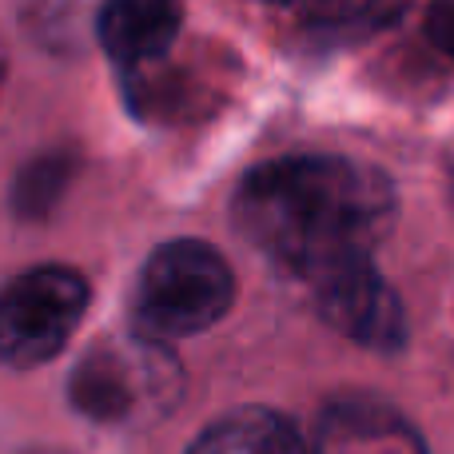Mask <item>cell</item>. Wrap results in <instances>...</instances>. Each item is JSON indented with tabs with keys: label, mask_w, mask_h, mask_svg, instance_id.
Masks as SVG:
<instances>
[{
	"label": "cell",
	"mask_w": 454,
	"mask_h": 454,
	"mask_svg": "<svg viewBox=\"0 0 454 454\" xmlns=\"http://www.w3.org/2000/svg\"><path fill=\"white\" fill-rule=\"evenodd\" d=\"M311 299L319 319L351 343L371 347V351H399L407 343V311L395 287L379 275L375 259L351 263L331 279L315 283Z\"/></svg>",
	"instance_id": "5"
},
{
	"label": "cell",
	"mask_w": 454,
	"mask_h": 454,
	"mask_svg": "<svg viewBox=\"0 0 454 454\" xmlns=\"http://www.w3.org/2000/svg\"><path fill=\"white\" fill-rule=\"evenodd\" d=\"M4 72H8V56H4V44H0V88H4Z\"/></svg>",
	"instance_id": "12"
},
{
	"label": "cell",
	"mask_w": 454,
	"mask_h": 454,
	"mask_svg": "<svg viewBox=\"0 0 454 454\" xmlns=\"http://www.w3.org/2000/svg\"><path fill=\"white\" fill-rule=\"evenodd\" d=\"M188 454H311L291 419L267 407H239L215 419Z\"/></svg>",
	"instance_id": "8"
},
{
	"label": "cell",
	"mask_w": 454,
	"mask_h": 454,
	"mask_svg": "<svg viewBox=\"0 0 454 454\" xmlns=\"http://www.w3.org/2000/svg\"><path fill=\"white\" fill-rule=\"evenodd\" d=\"M28 454H56V450H28Z\"/></svg>",
	"instance_id": "13"
},
{
	"label": "cell",
	"mask_w": 454,
	"mask_h": 454,
	"mask_svg": "<svg viewBox=\"0 0 454 454\" xmlns=\"http://www.w3.org/2000/svg\"><path fill=\"white\" fill-rule=\"evenodd\" d=\"M92 303L76 267L44 263L0 287V363L16 371L44 367L68 347Z\"/></svg>",
	"instance_id": "4"
},
{
	"label": "cell",
	"mask_w": 454,
	"mask_h": 454,
	"mask_svg": "<svg viewBox=\"0 0 454 454\" xmlns=\"http://www.w3.org/2000/svg\"><path fill=\"white\" fill-rule=\"evenodd\" d=\"M235 303L231 263L204 239H172L148 255L132 291V331L152 343L204 335Z\"/></svg>",
	"instance_id": "2"
},
{
	"label": "cell",
	"mask_w": 454,
	"mask_h": 454,
	"mask_svg": "<svg viewBox=\"0 0 454 454\" xmlns=\"http://www.w3.org/2000/svg\"><path fill=\"white\" fill-rule=\"evenodd\" d=\"M271 4L307 16L315 24H335V20H351V16L367 12L375 0H271Z\"/></svg>",
	"instance_id": "10"
},
{
	"label": "cell",
	"mask_w": 454,
	"mask_h": 454,
	"mask_svg": "<svg viewBox=\"0 0 454 454\" xmlns=\"http://www.w3.org/2000/svg\"><path fill=\"white\" fill-rule=\"evenodd\" d=\"M184 395V367L172 347L144 335L104 339L76 363L68 399L84 419L104 427H148L172 415Z\"/></svg>",
	"instance_id": "3"
},
{
	"label": "cell",
	"mask_w": 454,
	"mask_h": 454,
	"mask_svg": "<svg viewBox=\"0 0 454 454\" xmlns=\"http://www.w3.org/2000/svg\"><path fill=\"white\" fill-rule=\"evenodd\" d=\"M180 28V0H104L96 12V40L124 80L160 68L172 56Z\"/></svg>",
	"instance_id": "6"
},
{
	"label": "cell",
	"mask_w": 454,
	"mask_h": 454,
	"mask_svg": "<svg viewBox=\"0 0 454 454\" xmlns=\"http://www.w3.org/2000/svg\"><path fill=\"white\" fill-rule=\"evenodd\" d=\"M450 192H454V168H450Z\"/></svg>",
	"instance_id": "14"
},
{
	"label": "cell",
	"mask_w": 454,
	"mask_h": 454,
	"mask_svg": "<svg viewBox=\"0 0 454 454\" xmlns=\"http://www.w3.org/2000/svg\"><path fill=\"white\" fill-rule=\"evenodd\" d=\"M423 28H427V40H431L447 60H454V0H434V4L427 8Z\"/></svg>",
	"instance_id": "11"
},
{
	"label": "cell",
	"mask_w": 454,
	"mask_h": 454,
	"mask_svg": "<svg viewBox=\"0 0 454 454\" xmlns=\"http://www.w3.org/2000/svg\"><path fill=\"white\" fill-rule=\"evenodd\" d=\"M395 212L399 196L391 176L327 152L263 160L243 176L231 200L243 239L307 287L371 259Z\"/></svg>",
	"instance_id": "1"
},
{
	"label": "cell",
	"mask_w": 454,
	"mask_h": 454,
	"mask_svg": "<svg viewBox=\"0 0 454 454\" xmlns=\"http://www.w3.org/2000/svg\"><path fill=\"white\" fill-rule=\"evenodd\" d=\"M80 176V156L76 152H40L36 160L16 172L12 184V215L16 220H48L60 207V200L68 196V188Z\"/></svg>",
	"instance_id": "9"
},
{
	"label": "cell",
	"mask_w": 454,
	"mask_h": 454,
	"mask_svg": "<svg viewBox=\"0 0 454 454\" xmlns=\"http://www.w3.org/2000/svg\"><path fill=\"white\" fill-rule=\"evenodd\" d=\"M311 454H427L419 431L371 395H339L319 411Z\"/></svg>",
	"instance_id": "7"
}]
</instances>
